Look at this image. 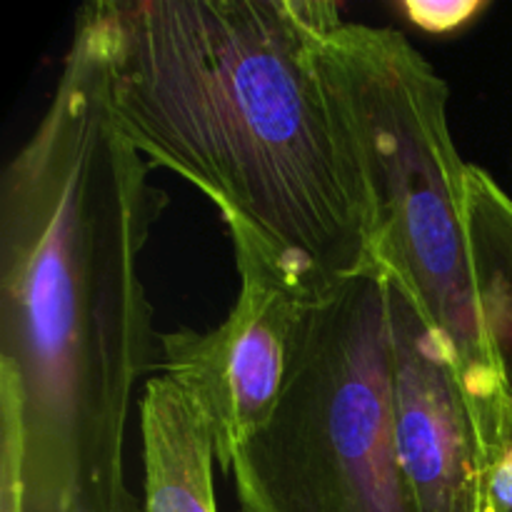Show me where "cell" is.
<instances>
[{"label": "cell", "mask_w": 512, "mask_h": 512, "mask_svg": "<svg viewBox=\"0 0 512 512\" xmlns=\"http://www.w3.org/2000/svg\"><path fill=\"white\" fill-rule=\"evenodd\" d=\"M240 293L210 330L160 335V370L198 408L220 468L273 418L288 380L303 300L258 263H235Z\"/></svg>", "instance_id": "5b68a950"}, {"label": "cell", "mask_w": 512, "mask_h": 512, "mask_svg": "<svg viewBox=\"0 0 512 512\" xmlns=\"http://www.w3.org/2000/svg\"><path fill=\"white\" fill-rule=\"evenodd\" d=\"M390 328L395 440L415 512H493L490 455L458 370L393 273Z\"/></svg>", "instance_id": "8992f818"}, {"label": "cell", "mask_w": 512, "mask_h": 512, "mask_svg": "<svg viewBox=\"0 0 512 512\" xmlns=\"http://www.w3.org/2000/svg\"><path fill=\"white\" fill-rule=\"evenodd\" d=\"M465 215L485 328L512 398V198L473 163L465 175Z\"/></svg>", "instance_id": "ba28073f"}, {"label": "cell", "mask_w": 512, "mask_h": 512, "mask_svg": "<svg viewBox=\"0 0 512 512\" xmlns=\"http://www.w3.org/2000/svg\"><path fill=\"white\" fill-rule=\"evenodd\" d=\"M150 170L115 123L88 3L0 178V512H145L125 443L153 360Z\"/></svg>", "instance_id": "6da1fadb"}, {"label": "cell", "mask_w": 512, "mask_h": 512, "mask_svg": "<svg viewBox=\"0 0 512 512\" xmlns=\"http://www.w3.org/2000/svg\"><path fill=\"white\" fill-rule=\"evenodd\" d=\"M115 123L218 208L235 263L303 303L378 263L318 48L330 0H95Z\"/></svg>", "instance_id": "7a4b0ae2"}, {"label": "cell", "mask_w": 512, "mask_h": 512, "mask_svg": "<svg viewBox=\"0 0 512 512\" xmlns=\"http://www.w3.org/2000/svg\"><path fill=\"white\" fill-rule=\"evenodd\" d=\"M398 10L415 25L433 35H448L473 23L480 13L488 10L483 0H448V3H430V0H403Z\"/></svg>", "instance_id": "9c48e42d"}, {"label": "cell", "mask_w": 512, "mask_h": 512, "mask_svg": "<svg viewBox=\"0 0 512 512\" xmlns=\"http://www.w3.org/2000/svg\"><path fill=\"white\" fill-rule=\"evenodd\" d=\"M320 68L363 168L375 253L448 348L493 460L512 430V398L485 328L465 175L450 133V90L390 25L340 20L320 40Z\"/></svg>", "instance_id": "3957f363"}, {"label": "cell", "mask_w": 512, "mask_h": 512, "mask_svg": "<svg viewBox=\"0 0 512 512\" xmlns=\"http://www.w3.org/2000/svg\"><path fill=\"white\" fill-rule=\"evenodd\" d=\"M145 512H218L215 443L188 395L165 375L140 398Z\"/></svg>", "instance_id": "52a82bcc"}, {"label": "cell", "mask_w": 512, "mask_h": 512, "mask_svg": "<svg viewBox=\"0 0 512 512\" xmlns=\"http://www.w3.org/2000/svg\"><path fill=\"white\" fill-rule=\"evenodd\" d=\"M230 473L240 512H415L395 440L380 260L303 303L278 408Z\"/></svg>", "instance_id": "277c9868"}]
</instances>
